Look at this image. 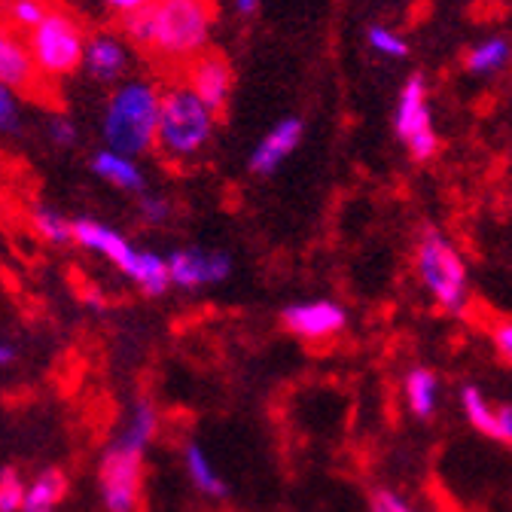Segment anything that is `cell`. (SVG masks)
Instances as JSON below:
<instances>
[{
	"label": "cell",
	"instance_id": "cell-1",
	"mask_svg": "<svg viewBox=\"0 0 512 512\" xmlns=\"http://www.w3.org/2000/svg\"><path fill=\"white\" fill-rule=\"evenodd\" d=\"M214 16V0H153L150 7L122 19V37L183 71L208 49Z\"/></svg>",
	"mask_w": 512,
	"mask_h": 512
},
{
	"label": "cell",
	"instance_id": "cell-33",
	"mask_svg": "<svg viewBox=\"0 0 512 512\" xmlns=\"http://www.w3.org/2000/svg\"><path fill=\"white\" fill-rule=\"evenodd\" d=\"M13 360H16V348L7 339H0V366H13Z\"/></svg>",
	"mask_w": 512,
	"mask_h": 512
},
{
	"label": "cell",
	"instance_id": "cell-18",
	"mask_svg": "<svg viewBox=\"0 0 512 512\" xmlns=\"http://www.w3.org/2000/svg\"><path fill=\"white\" fill-rule=\"evenodd\" d=\"M183 467H186V476L189 482L196 485L202 494L208 497H226L229 488H226V479L217 473V467L211 464V458L205 455V448L199 442H186L183 445Z\"/></svg>",
	"mask_w": 512,
	"mask_h": 512
},
{
	"label": "cell",
	"instance_id": "cell-10",
	"mask_svg": "<svg viewBox=\"0 0 512 512\" xmlns=\"http://www.w3.org/2000/svg\"><path fill=\"white\" fill-rule=\"evenodd\" d=\"M168 272H171L174 287L192 290V287H208V284L226 281L232 275V260L223 250L186 247L168 256Z\"/></svg>",
	"mask_w": 512,
	"mask_h": 512
},
{
	"label": "cell",
	"instance_id": "cell-32",
	"mask_svg": "<svg viewBox=\"0 0 512 512\" xmlns=\"http://www.w3.org/2000/svg\"><path fill=\"white\" fill-rule=\"evenodd\" d=\"M153 0H104V7L110 10V13H116L119 19H125V16H132V13H138V10H144V7H150Z\"/></svg>",
	"mask_w": 512,
	"mask_h": 512
},
{
	"label": "cell",
	"instance_id": "cell-26",
	"mask_svg": "<svg viewBox=\"0 0 512 512\" xmlns=\"http://www.w3.org/2000/svg\"><path fill=\"white\" fill-rule=\"evenodd\" d=\"M22 132V104L19 92L0 83V138H16Z\"/></svg>",
	"mask_w": 512,
	"mask_h": 512
},
{
	"label": "cell",
	"instance_id": "cell-16",
	"mask_svg": "<svg viewBox=\"0 0 512 512\" xmlns=\"http://www.w3.org/2000/svg\"><path fill=\"white\" fill-rule=\"evenodd\" d=\"M92 171L101 180H107L110 186L122 189V192H144V186H147V180H144L141 168L135 165V159L113 153V150H98L92 156Z\"/></svg>",
	"mask_w": 512,
	"mask_h": 512
},
{
	"label": "cell",
	"instance_id": "cell-22",
	"mask_svg": "<svg viewBox=\"0 0 512 512\" xmlns=\"http://www.w3.org/2000/svg\"><path fill=\"white\" fill-rule=\"evenodd\" d=\"M31 226H34V232H37L43 241H49V244H68V241H74V223H71L68 217H64V214L46 208V205L34 208Z\"/></svg>",
	"mask_w": 512,
	"mask_h": 512
},
{
	"label": "cell",
	"instance_id": "cell-4",
	"mask_svg": "<svg viewBox=\"0 0 512 512\" xmlns=\"http://www.w3.org/2000/svg\"><path fill=\"white\" fill-rule=\"evenodd\" d=\"M86 31L77 16L68 10H49L46 19L28 34V49L43 80L71 77L83 68L86 58Z\"/></svg>",
	"mask_w": 512,
	"mask_h": 512
},
{
	"label": "cell",
	"instance_id": "cell-28",
	"mask_svg": "<svg viewBox=\"0 0 512 512\" xmlns=\"http://www.w3.org/2000/svg\"><path fill=\"white\" fill-rule=\"evenodd\" d=\"M369 46L378 49L381 55H394V58L406 55V43L394 31H384V28H369Z\"/></svg>",
	"mask_w": 512,
	"mask_h": 512
},
{
	"label": "cell",
	"instance_id": "cell-2",
	"mask_svg": "<svg viewBox=\"0 0 512 512\" xmlns=\"http://www.w3.org/2000/svg\"><path fill=\"white\" fill-rule=\"evenodd\" d=\"M159 104L162 92L153 83L128 80L113 89L104 107L101 135L107 150L122 156H141L156 147V128H159Z\"/></svg>",
	"mask_w": 512,
	"mask_h": 512
},
{
	"label": "cell",
	"instance_id": "cell-29",
	"mask_svg": "<svg viewBox=\"0 0 512 512\" xmlns=\"http://www.w3.org/2000/svg\"><path fill=\"white\" fill-rule=\"evenodd\" d=\"M138 214L144 223H165L171 217V205L159 196H141V205H138Z\"/></svg>",
	"mask_w": 512,
	"mask_h": 512
},
{
	"label": "cell",
	"instance_id": "cell-30",
	"mask_svg": "<svg viewBox=\"0 0 512 512\" xmlns=\"http://www.w3.org/2000/svg\"><path fill=\"white\" fill-rule=\"evenodd\" d=\"M49 141H52L55 147H71V144L77 141V128H74V122H71V119H64V116H55V119L49 122Z\"/></svg>",
	"mask_w": 512,
	"mask_h": 512
},
{
	"label": "cell",
	"instance_id": "cell-19",
	"mask_svg": "<svg viewBox=\"0 0 512 512\" xmlns=\"http://www.w3.org/2000/svg\"><path fill=\"white\" fill-rule=\"evenodd\" d=\"M64 494H68V476L55 467H49L28 482L22 512H55L58 503L64 500Z\"/></svg>",
	"mask_w": 512,
	"mask_h": 512
},
{
	"label": "cell",
	"instance_id": "cell-13",
	"mask_svg": "<svg viewBox=\"0 0 512 512\" xmlns=\"http://www.w3.org/2000/svg\"><path fill=\"white\" fill-rule=\"evenodd\" d=\"M461 406H464L467 421L479 433H485L494 442L512 445V406H494V403H488L485 394L479 388H473V384L461 391Z\"/></svg>",
	"mask_w": 512,
	"mask_h": 512
},
{
	"label": "cell",
	"instance_id": "cell-15",
	"mask_svg": "<svg viewBox=\"0 0 512 512\" xmlns=\"http://www.w3.org/2000/svg\"><path fill=\"white\" fill-rule=\"evenodd\" d=\"M299 138H302V122L299 119H284L278 122L272 132L260 141V147L253 150L250 156V171L253 174H272L278 171V165L299 147Z\"/></svg>",
	"mask_w": 512,
	"mask_h": 512
},
{
	"label": "cell",
	"instance_id": "cell-31",
	"mask_svg": "<svg viewBox=\"0 0 512 512\" xmlns=\"http://www.w3.org/2000/svg\"><path fill=\"white\" fill-rule=\"evenodd\" d=\"M494 348L500 351L503 360L512 363V320H503V324L494 327Z\"/></svg>",
	"mask_w": 512,
	"mask_h": 512
},
{
	"label": "cell",
	"instance_id": "cell-7",
	"mask_svg": "<svg viewBox=\"0 0 512 512\" xmlns=\"http://www.w3.org/2000/svg\"><path fill=\"white\" fill-rule=\"evenodd\" d=\"M397 135L400 141L409 147L415 162H427L436 156L439 141L430 122V110H427V89L421 77H412L400 95V107H397Z\"/></svg>",
	"mask_w": 512,
	"mask_h": 512
},
{
	"label": "cell",
	"instance_id": "cell-34",
	"mask_svg": "<svg viewBox=\"0 0 512 512\" xmlns=\"http://www.w3.org/2000/svg\"><path fill=\"white\" fill-rule=\"evenodd\" d=\"M235 4H238L241 13H253L256 10V0H235Z\"/></svg>",
	"mask_w": 512,
	"mask_h": 512
},
{
	"label": "cell",
	"instance_id": "cell-8",
	"mask_svg": "<svg viewBox=\"0 0 512 512\" xmlns=\"http://www.w3.org/2000/svg\"><path fill=\"white\" fill-rule=\"evenodd\" d=\"M183 83L208 104L214 116L226 113L232 98V68L220 52L205 49L199 58H192L183 68Z\"/></svg>",
	"mask_w": 512,
	"mask_h": 512
},
{
	"label": "cell",
	"instance_id": "cell-20",
	"mask_svg": "<svg viewBox=\"0 0 512 512\" xmlns=\"http://www.w3.org/2000/svg\"><path fill=\"white\" fill-rule=\"evenodd\" d=\"M156 430H159V409L147 397H141V400H135V406H132V412H128V418H125L116 439L147 452L150 442L156 439Z\"/></svg>",
	"mask_w": 512,
	"mask_h": 512
},
{
	"label": "cell",
	"instance_id": "cell-3",
	"mask_svg": "<svg viewBox=\"0 0 512 512\" xmlns=\"http://www.w3.org/2000/svg\"><path fill=\"white\" fill-rule=\"evenodd\" d=\"M214 135V113L186 83H171L162 89L156 147L171 162L196 159Z\"/></svg>",
	"mask_w": 512,
	"mask_h": 512
},
{
	"label": "cell",
	"instance_id": "cell-23",
	"mask_svg": "<svg viewBox=\"0 0 512 512\" xmlns=\"http://www.w3.org/2000/svg\"><path fill=\"white\" fill-rule=\"evenodd\" d=\"M49 10L52 7L46 4V0H7V4H4L7 28H13L16 34L19 31H28L31 34L46 19Z\"/></svg>",
	"mask_w": 512,
	"mask_h": 512
},
{
	"label": "cell",
	"instance_id": "cell-21",
	"mask_svg": "<svg viewBox=\"0 0 512 512\" xmlns=\"http://www.w3.org/2000/svg\"><path fill=\"white\" fill-rule=\"evenodd\" d=\"M135 281L138 290H144L147 296H162L171 287V272H168V260H162L153 250H138V263L128 275Z\"/></svg>",
	"mask_w": 512,
	"mask_h": 512
},
{
	"label": "cell",
	"instance_id": "cell-14",
	"mask_svg": "<svg viewBox=\"0 0 512 512\" xmlns=\"http://www.w3.org/2000/svg\"><path fill=\"white\" fill-rule=\"evenodd\" d=\"M83 68L98 83H116L125 74V68H128V46H125V40L116 37V34H107V31L89 37Z\"/></svg>",
	"mask_w": 512,
	"mask_h": 512
},
{
	"label": "cell",
	"instance_id": "cell-6",
	"mask_svg": "<svg viewBox=\"0 0 512 512\" xmlns=\"http://www.w3.org/2000/svg\"><path fill=\"white\" fill-rule=\"evenodd\" d=\"M144 455L147 452L132 448L122 439H113V445L101 455L98 488H101V503L107 512H141Z\"/></svg>",
	"mask_w": 512,
	"mask_h": 512
},
{
	"label": "cell",
	"instance_id": "cell-5",
	"mask_svg": "<svg viewBox=\"0 0 512 512\" xmlns=\"http://www.w3.org/2000/svg\"><path fill=\"white\" fill-rule=\"evenodd\" d=\"M415 269L421 284L445 311H461L470 299V278L461 253L439 232H427L415 253Z\"/></svg>",
	"mask_w": 512,
	"mask_h": 512
},
{
	"label": "cell",
	"instance_id": "cell-27",
	"mask_svg": "<svg viewBox=\"0 0 512 512\" xmlns=\"http://www.w3.org/2000/svg\"><path fill=\"white\" fill-rule=\"evenodd\" d=\"M369 506L372 512H418L412 503H406L397 491L391 488H375L372 497H369Z\"/></svg>",
	"mask_w": 512,
	"mask_h": 512
},
{
	"label": "cell",
	"instance_id": "cell-9",
	"mask_svg": "<svg viewBox=\"0 0 512 512\" xmlns=\"http://www.w3.org/2000/svg\"><path fill=\"white\" fill-rule=\"evenodd\" d=\"M281 324L287 333H293L296 339L305 342H324L333 339L345 330L348 324V314L342 305L327 302V299H314V302H296L287 305L281 311Z\"/></svg>",
	"mask_w": 512,
	"mask_h": 512
},
{
	"label": "cell",
	"instance_id": "cell-24",
	"mask_svg": "<svg viewBox=\"0 0 512 512\" xmlns=\"http://www.w3.org/2000/svg\"><path fill=\"white\" fill-rule=\"evenodd\" d=\"M509 58V43L506 40H485L479 43L470 55H467V68L476 71V74H491L497 68H503Z\"/></svg>",
	"mask_w": 512,
	"mask_h": 512
},
{
	"label": "cell",
	"instance_id": "cell-17",
	"mask_svg": "<svg viewBox=\"0 0 512 512\" xmlns=\"http://www.w3.org/2000/svg\"><path fill=\"white\" fill-rule=\"evenodd\" d=\"M403 394H406V406L418 421H427L436 412L439 403V375L427 366H415L406 372L403 378Z\"/></svg>",
	"mask_w": 512,
	"mask_h": 512
},
{
	"label": "cell",
	"instance_id": "cell-25",
	"mask_svg": "<svg viewBox=\"0 0 512 512\" xmlns=\"http://www.w3.org/2000/svg\"><path fill=\"white\" fill-rule=\"evenodd\" d=\"M28 494V482L19 470L4 467L0 470V512H22Z\"/></svg>",
	"mask_w": 512,
	"mask_h": 512
},
{
	"label": "cell",
	"instance_id": "cell-11",
	"mask_svg": "<svg viewBox=\"0 0 512 512\" xmlns=\"http://www.w3.org/2000/svg\"><path fill=\"white\" fill-rule=\"evenodd\" d=\"M74 241L86 250L101 253L104 260H110L122 275H132L135 263H138V250L128 244L125 235H119L116 229L92 220V217H80L74 220Z\"/></svg>",
	"mask_w": 512,
	"mask_h": 512
},
{
	"label": "cell",
	"instance_id": "cell-12",
	"mask_svg": "<svg viewBox=\"0 0 512 512\" xmlns=\"http://www.w3.org/2000/svg\"><path fill=\"white\" fill-rule=\"evenodd\" d=\"M37 80V64L31 58L28 43L7 25H0V83H7L16 92H34Z\"/></svg>",
	"mask_w": 512,
	"mask_h": 512
}]
</instances>
